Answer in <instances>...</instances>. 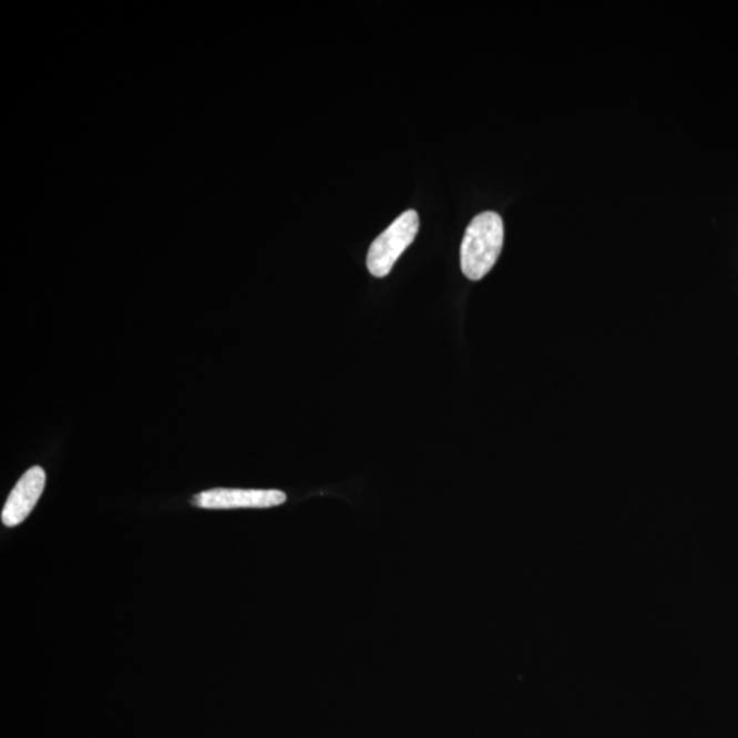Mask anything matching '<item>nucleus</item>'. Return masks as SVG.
Masks as SVG:
<instances>
[{"label": "nucleus", "instance_id": "f257e3e1", "mask_svg": "<svg viewBox=\"0 0 738 738\" xmlns=\"http://www.w3.org/2000/svg\"><path fill=\"white\" fill-rule=\"evenodd\" d=\"M505 228L500 214L488 213L474 216L462 239L461 269L471 280H480L495 266L503 246Z\"/></svg>", "mask_w": 738, "mask_h": 738}, {"label": "nucleus", "instance_id": "f03ea898", "mask_svg": "<svg viewBox=\"0 0 738 738\" xmlns=\"http://www.w3.org/2000/svg\"><path fill=\"white\" fill-rule=\"evenodd\" d=\"M420 227L419 215L413 209L407 211L379 234L367 255L368 271L377 278H385L391 273L408 246L414 242Z\"/></svg>", "mask_w": 738, "mask_h": 738}, {"label": "nucleus", "instance_id": "7ed1b4c3", "mask_svg": "<svg viewBox=\"0 0 738 738\" xmlns=\"http://www.w3.org/2000/svg\"><path fill=\"white\" fill-rule=\"evenodd\" d=\"M287 500L279 490L214 489L193 496V505L202 509H266L283 505Z\"/></svg>", "mask_w": 738, "mask_h": 738}, {"label": "nucleus", "instance_id": "20e7f679", "mask_svg": "<svg viewBox=\"0 0 738 738\" xmlns=\"http://www.w3.org/2000/svg\"><path fill=\"white\" fill-rule=\"evenodd\" d=\"M44 488L45 472L43 468L33 467L23 473L4 503L3 524L6 526H17L25 521L37 506Z\"/></svg>", "mask_w": 738, "mask_h": 738}]
</instances>
